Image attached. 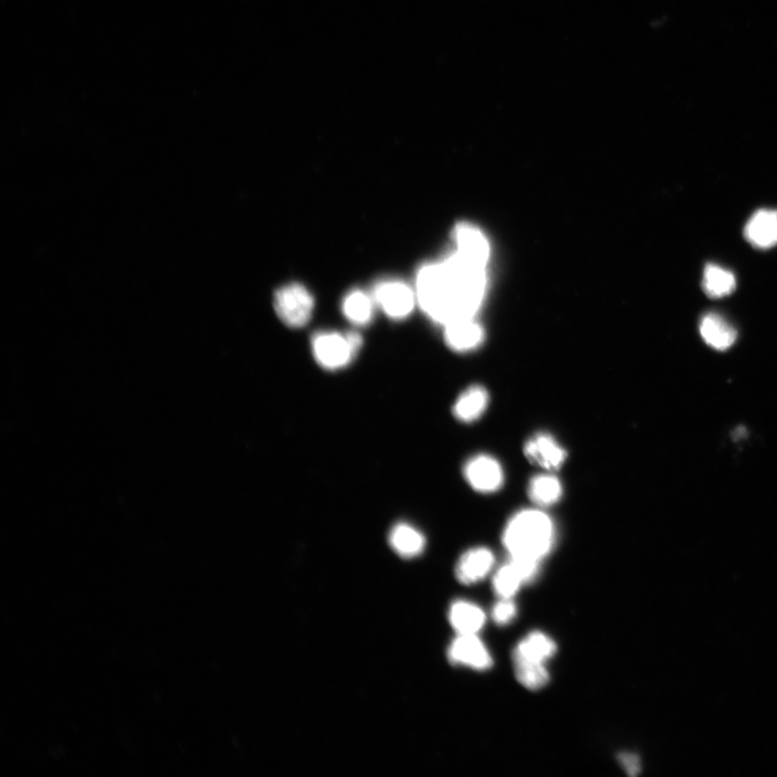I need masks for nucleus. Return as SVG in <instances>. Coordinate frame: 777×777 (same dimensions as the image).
<instances>
[{"label":"nucleus","instance_id":"11","mask_svg":"<svg viewBox=\"0 0 777 777\" xmlns=\"http://www.w3.org/2000/svg\"><path fill=\"white\" fill-rule=\"evenodd\" d=\"M489 403L488 390L482 385H472L464 390L453 404V412L459 421L470 424L484 415Z\"/></svg>","mask_w":777,"mask_h":777},{"label":"nucleus","instance_id":"8","mask_svg":"<svg viewBox=\"0 0 777 777\" xmlns=\"http://www.w3.org/2000/svg\"><path fill=\"white\" fill-rule=\"evenodd\" d=\"M448 658L453 664L477 670H486L493 665L488 648L477 635H459L449 648Z\"/></svg>","mask_w":777,"mask_h":777},{"label":"nucleus","instance_id":"17","mask_svg":"<svg viewBox=\"0 0 777 777\" xmlns=\"http://www.w3.org/2000/svg\"><path fill=\"white\" fill-rule=\"evenodd\" d=\"M389 543L400 557L412 558L424 552L426 539L415 527L401 522L390 531Z\"/></svg>","mask_w":777,"mask_h":777},{"label":"nucleus","instance_id":"13","mask_svg":"<svg viewBox=\"0 0 777 777\" xmlns=\"http://www.w3.org/2000/svg\"><path fill=\"white\" fill-rule=\"evenodd\" d=\"M557 644L546 634H530L524 641L518 643L513 659L515 662L546 663L557 652Z\"/></svg>","mask_w":777,"mask_h":777},{"label":"nucleus","instance_id":"23","mask_svg":"<svg viewBox=\"0 0 777 777\" xmlns=\"http://www.w3.org/2000/svg\"><path fill=\"white\" fill-rule=\"evenodd\" d=\"M517 609L511 599H502L493 609V618L496 625L505 626L514 620Z\"/></svg>","mask_w":777,"mask_h":777},{"label":"nucleus","instance_id":"14","mask_svg":"<svg viewBox=\"0 0 777 777\" xmlns=\"http://www.w3.org/2000/svg\"><path fill=\"white\" fill-rule=\"evenodd\" d=\"M449 621L459 635H477L485 625L486 617L479 606L458 600L449 610Z\"/></svg>","mask_w":777,"mask_h":777},{"label":"nucleus","instance_id":"15","mask_svg":"<svg viewBox=\"0 0 777 777\" xmlns=\"http://www.w3.org/2000/svg\"><path fill=\"white\" fill-rule=\"evenodd\" d=\"M445 326L447 345L454 351L472 350L483 341V331L473 319L454 321Z\"/></svg>","mask_w":777,"mask_h":777},{"label":"nucleus","instance_id":"12","mask_svg":"<svg viewBox=\"0 0 777 777\" xmlns=\"http://www.w3.org/2000/svg\"><path fill=\"white\" fill-rule=\"evenodd\" d=\"M700 332L707 345L719 351L732 347L738 337L736 329L717 314H708L702 319Z\"/></svg>","mask_w":777,"mask_h":777},{"label":"nucleus","instance_id":"10","mask_svg":"<svg viewBox=\"0 0 777 777\" xmlns=\"http://www.w3.org/2000/svg\"><path fill=\"white\" fill-rule=\"evenodd\" d=\"M744 236L755 247L766 250L777 245V211L759 210L745 226Z\"/></svg>","mask_w":777,"mask_h":777},{"label":"nucleus","instance_id":"1","mask_svg":"<svg viewBox=\"0 0 777 777\" xmlns=\"http://www.w3.org/2000/svg\"><path fill=\"white\" fill-rule=\"evenodd\" d=\"M484 288V266L457 252L442 263L420 269L416 283L417 301L432 320L447 325L473 319Z\"/></svg>","mask_w":777,"mask_h":777},{"label":"nucleus","instance_id":"2","mask_svg":"<svg viewBox=\"0 0 777 777\" xmlns=\"http://www.w3.org/2000/svg\"><path fill=\"white\" fill-rule=\"evenodd\" d=\"M502 540L511 557L541 562L553 548L554 522L547 513L540 510L517 512L507 522Z\"/></svg>","mask_w":777,"mask_h":777},{"label":"nucleus","instance_id":"21","mask_svg":"<svg viewBox=\"0 0 777 777\" xmlns=\"http://www.w3.org/2000/svg\"><path fill=\"white\" fill-rule=\"evenodd\" d=\"M524 583V577L512 560L501 567L494 577V590L501 599H512Z\"/></svg>","mask_w":777,"mask_h":777},{"label":"nucleus","instance_id":"4","mask_svg":"<svg viewBox=\"0 0 777 777\" xmlns=\"http://www.w3.org/2000/svg\"><path fill=\"white\" fill-rule=\"evenodd\" d=\"M314 305L313 296L300 284L285 285L274 295V306L280 320L293 329L308 324Z\"/></svg>","mask_w":777,"mask_h":777},{"label":"nucleus","instance_id":"16","mask_svg":"<svg viewBox=\"0 0 777 777\" xmlns=\"http://www.w3.org/2000/svg\"><path fill=\"white\" fill-rule=\"evenodd\" d=\"M458 253L470 261L485 266L488 262L489 248L485 237L478 229L470 225H459L454 231Z\"/></svg>","mask_w":777,"mask_h":777},{"label":"nucleus","instance_id":"3","mask_svg":"<svg viewBox=\"0 0 777 777\" xmlns=\"http://www.w3.org/2000/svg\"><path fill=\"white\" fill-rule=\"evenodd\" d=\"M362 343V337L357 332H349L345 335L334 332H322L314 337V356L322 367L336 371L352 362Z\"/></svg>","mask_w":777,"mask_h":777},{"label":"nucleus","instance_id":"18","mask_svg":"<svg viewBox=\"0 0 777 777\" xmlns=\"http://www.w3.org/2000/svg\"><path fill=\"white\" fill-rule=\"evenodd\" d=\"M528 496L539 506H551L562 499L563 485L553 474H541L532 478L528 485Z\"/></svg>","mask_w":777,"mask_h":777},{"label":"nucleus","instance_id":"9","mask_svg":"<svg viewBox=\"0 0 777 777\" xmlns=\"http://www.w3.org/2000/svg\"><path fill=\"white\" fill-rule=\"evenodd\" d=\"M494 564V554L488 548L470 549L459 559L456 568L457 579L467 585L478 583L488 577Z\"/></svg>","mask_w":777,"mask_h":777},{"label":"nucleus","instance_id":"7","mask_svg":"<svg viewBox=\"0 0 777 777\" xmlns=\"http://www.w3.org/2000/svg\"><path fill=\"white\" fill-rule=\"evenodd\" d=\"M524 453L528 462L547 471L558 470L567 459L565 448L548 433H538L531 437L525 444Z\"/></svg>","mask_w":777,"mask_h":777},{"label":"nucleus","instance_id":"24","mask_svg":"<svg viewBox=\"0 0 777 777\" xmlns=\"http://www.w3.org/2000/svg\"><path fill=\"white\" fill-rule=\"evenodd\" d=\"M618 761L622 764L623 768L626 769L628 775L636 776L641 773L642 765L641 760H639L638 755L634 754H621L618 755Z\"/></svg>","mask_w":777,"mask_h":777},{"label":"nucleus","instance_id":"6","mask_svg":"<svg viewBox=\"0 0 777 777\" xmlns=\"http://www.w3.org/2000/svg\"><path fill=\"white\" fill-rule=\"evenodd\" d=\"M464 477L474 490L483 494L496 493L505 482L502 465L488 454L470 459L464 467Z\"/></svg>","mask_w":777,"mask_h":777},{"label":"nucleus","instance_id":"20","mask_svg":"<svg viewBox=\"0 0 777 777\" xmlns=\"http://www.w3.org/2000/svg\"><path fill=\"white\" fill-rule=\"evenodd\" d=\"M737 287V280L731 272L717 265H707L703 277V289L711 298H721L730 295Z\"/></svg>","mask_w":777,"mask_h":777},{"label":"nucleus","instance_id":"5","mask_svg":"<svg viewBox=\"0 0 777 777\" xmlns=\"http://www.w3.org/2000/svg\"><path fill=\"white\" fill-rule=\"evenodd\" d=\"M373 298L384 313L395 320L405 319L414 310L416 290L399 280H385L375 287Z\"/></svg>","mask_w":777,"mask_h":777},{"label":"nucleus","instance_id":"22","mask_svg":"<svg viewBox=\"0 0 777 777\" xmlns=\"http://www.w3.org/2000/svg\"><path fill=\"white\" fill-rule=\"evenodd\" d=\"M518 683L530 690L542 689L548 683L549 675L542 663L515 662Z\"/></svg>","mask_w":777,"mask_h":777},{"label":"nucleus","instance_id":"19","mask_svg":"<svg viewBox=\"0 0 777 777\" xmlns=\"http://www.w3.org/2000/svg\"><path fill=\"white\" fill-rule=\"evenodd\" d=\"M374 303V298L363 290H352L343 299L342 311L353 324L367 325L373 319Z\"/></svg>","mask_w":777,"mask_h":777}]
</instances>
